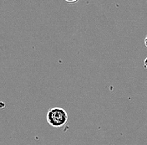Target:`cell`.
I'll return each mask as SVG.
<instances>
[{
  "label": "cell",
  "mask_w": 147,
  "mask_h": 145,
  "mask_svg": "<svg viewBox=\"0 0 147 145\" xmlns=\"http://www.w3.org/2000/svg\"><path fill=\"white\" fill-rule=\"evenodd\" d=\"M145 46H146V47H147V35L145 38Z\"/></svg>",
  "instance_id": "obj_3"
},
{
  "label": "cell",
  "mask_w": 147,
  "mask_h": 145,
  "mask_svg": "<svg viewBox=\"0 0 147 145\" xmlns=\"http://www.w3.org/2000/svg\"><path fill=\"white\" fill-rule=\"evenodd\" d=\"M144 66H145L146 69H147V57L145 59V61H144Z\"/></svg>",
  "instance_id": "obj_2"
},
{
  "label": "cell",
  "mask_w": 147,
  "mask_h": 145,
  "mask_svg": "<svg viewBox=\"0 0 147 145\" xmlns=\"http://www.w3.org/2000/svg\"><path fill=\"white\" fill-rule=\"evenodd\" d=\"M47 123L53 127H62L68 123L69 116L64 109L61 108H52L46 114Z\"/></svg>",
  "instance_id": "obj_1"
}]
</instances>
